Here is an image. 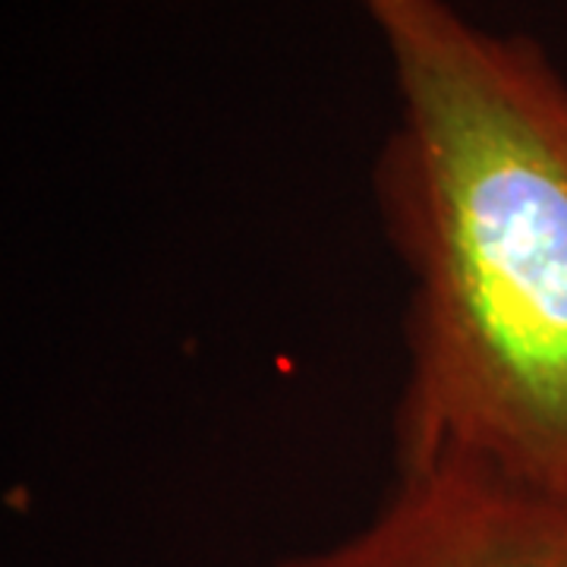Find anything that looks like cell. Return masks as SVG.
<instances>
[{"instance_id": "cell-2", "label": "cell", "mask_w": 567, "mask_h": 567, "mask_svg": "<svg viewBox=\"0 0 567 567\" xmlns=\"http://www.w3.org/2000/svg\"><path fill=\"white\" fill-rule=\"evenodd\" d=\"M275 567H567V498L464 461L401 464L363 527Z\"/></svg>"}, {"instance_id": "cell-1", "label": "cell", "mask_w": 567, "mask_h": 567, "mask_svg": "<svg viewBox=\"0 0 567 567\" xmlns=\"http://www.w3.org/2000/svg\"><path fill=\"white\" fill-rule=\"evenodd\" d=\"M357 3L401 99L372 174L406 275L394 466L567 498V76L451 0Z\"/></svg>"}]
</instances>
